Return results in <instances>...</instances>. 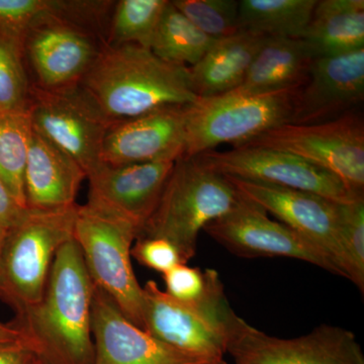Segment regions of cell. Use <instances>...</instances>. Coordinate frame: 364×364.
<instances>
[{"mask_svg": "<svg viewBox=\"0 0 364 364\" xmlns=\"http://www.w3.org/2000/svg\"><path fill=\"white\" fill-rule=\"evenodd\" d=\"M95 284L73 239L53 262L43 298L11 323L36 355L50 364H92L91 305Z\"/></svg>", "mask_w": 364, "mask_h": 364, "instance_id": "cell-1", "label": "cell"}, {"mask_svg": "<svg viewBox=\"0 0 364 364\" xmlns=\"http://www.w3.org/2000/svg\"><path fill=\"white\" fill-rule=\"evenodd\" d=\"M79 86L112 124L195 102L189 67L170 63L139 45H111Z\"/></svg>", "mask_w": 364, "mask_h": 364, "instance_id": "cell-2", "label": "cell"}, {"mask_svg": "<svg viewBox=\"0 0 364 364\" xmlns=\"http://www.w3.org/2000/svg\"><path fill=\"white\" fill-rule=\"evenodd\" d=\"M241 200L228 177L205 168L195 157L182 156L174 163L159 203L140 237L170 242L188 264L196 255L200 232Z\"/></svg>", "mask_w": 364, "mask_h": 364, "instance_id": "cell-3", "label": "cell"}, {"mask_svg": "<svg viewBox=\"0 0 364 364\" xmlns=\"http://www.w3.org/2000/svg\"><path fill=\"white\" fill-rule=\"evenodd\" d=\"M78 205L63 210H31L2 238L0 299L16 315L42 299L60 248L73 239Z\"/></svg>", "mask_w": 364, "mask_h": 364, "instance_id": "cell-4", "label": "cell"}, {"mask_svg": "<svg viewBox=\"0 0 364 364\" xmlns=\"http://www.w3.org/2000/svg\"><path fill=\"white\" fill-rule=\"evenodd\" d=\"M299 90L198 97L184 109L183 156L196 157L223 144L240 147L265 132L289 124Z\"/></svg>", "mask_w": 364, "mask_h": 364, "instance_id": "cell-5", "label": "cell"}, {"mask_svg": "<svg viewBox=\"0 0 364 364\" xmlns=\"http://www.w3.org/2000/svg\"><path fill=\"white\" fill-rule=\"evenodd\" d=\"M219 274L195 303L177 301L153 280L143 287V330L177 350L207 359L227 353L230 323L235 315Z\"/></svg>", "mask_w": 364, "mask_h": 364, "instance_id": "cell-6", "label": "cell"}, {"mask_svg": "<svg viewBox=\"0 0 364 364\" xmlns=\"http://www.w3.org/2000/svg\"><path fill=\"white\" fill-rule=\"evenodd\" d=\"M73 238L95 287L112 299L124 317L143 329V287L134 272L131 255L139 238L136 228L88 205H78Z\"/></svg>", "mask_w": 364, "mask_h": 364, "instance_id": "cell-7", "label": "cell"}, {"mask_svg": "<svg viewBox=\"0 0 364 364\" xmlns=\"http://www.w3.org/2000/svg\"><path fill=\"white\" fill-rule=\"evenodd\" d=\"M243 146L291 153L332 172L363 196L364 119L359 111L324 123L282 124Z\"/></svg>", "mask_w": 364, "mask_h": 364, "instance_id": "cell-8", "label": "cell"}, {"mask_svg": "<svg viewBox=\"0 0 364 364\" xmlns=\"http://www.w3.org/2000/svg\"><path fill=\"white\" fill-rule=\"evenodd\" d=\"M28 114L33 131L73 158L86 177L102 164V145L114 124L79 85L55 90L32 85Z\"/></svg>", "mask_w": 364, "mask_h": 364, "instance_id": "cell-9", "label": "cell"}, {"mask_svg": "<svg viewBox=\"0 0 364 364\" xmlns=\"http://www.w3.org/2000/svg\"><path fill=\"white\" fill-rule=\"evenodd\" d=\"M195 158L205 168L241 181L306 191L340 203L364 198L332 172L284 151L240 146L207 151Z\"/></svg>", "mask_w": 364, "mask_h": 364, "instance_id": "cell-10", "label": "cell"}, {"mask_svg": "<svg viewBox=\"0 0 364 364\" xmlns=\"http://www.w3.org/2000/svg\"><path fill=\"white\" fill-rule=\"evenodd\" d=\"M227 353L236 364H364L355 335L336 326L321 325L296 338L282 339L256 329L235 314Z\"/></svg>", "mask_w": 364, "mask_h": 364, "instance_id": "cell-11", "label": "cell"}, {"mask_svg": "<svg viewBox=\"0 0 364 364\" xmlns=\"http://www.w3.org/2000/svg\"><path fill=\"white\" fill-rule=\"evenodd\" d=\"M203 231L238 257L293 258L339 275L336 267L311 242L282 223L272 221L267 210L242 196L228 214Z\"/></svg>", "mask_w": 364, "mask_h": 364, "instance_id": "cell-12", "label": "cell"}, {"mask_svg": "<svg viewBox=\"0 0 364 364\" xmlns=\"http://www.w3.org/2000/svg\"><path fill=\"white\" fill-rule=\"evenodd\" d=\"M228 178L243 198L274 215L282 224L315 245L331 261L340 277L347 279L341 203L306 191Z\"/></svg>", "mask_w": 364, "mask_h": 364, "instance_id": "cell-13", "label": "cell"}, {"mask_svg": "<svg viewBox=\"0 0 364 364\" xmlns=\"http://www.w3.org/2000/svg\"><path fill=\"white\" fill-rule=\"evenodd\" d=\"M176 161L105 164L88 174L86 205L114 219L128 223L142 233L154 213Z\"/></svg>", "mask_w": 364, "mask_h": 364, "instance_id": "cell-14", "label": "cell"}, {"mask_svg": "<svg viewBox=\"0 0 364 364\" xmlns=\"http://www.w3.org/2000/svg\"><path fill=\"white\" fill-rule=\"evenodd\" d=\"M364 100V49L316 57L289 124H314L358 111Z\"/></svg>", "mask_w": 364, "mask_h": 364, "instance_id": "cell-15", "label": "cell"}, {"mask_svg": "<svg viewBox=\"0 0 364 364\" xmlns=\"http://www.w3.org/2000/svg\"><path fill=\"white\" fill-rule=\"evenodd\" d=\"M92 364H200L215 359L191 355L163 343L130 322L102 289L91 305Z\"/></svg>", "mask_w": 364, "mask_h": 364, "instance_id": "cell-16", "label": "cell"}, {"mask_svg": "<svg viewBox=\"0 0 364 364\" xmlns=\"http://www.w3.org/2000/svg\"><path fill=\"white\" fill-rule=\"evenodd\" d=\"M23 50L37 75V85L47 90L78 85L100 53L81 26L57 16L31 28Z\"/></svg>", "mask_w": 364, "mask_h": 364, "instance_id": "cell-17", "label": "cell"}, {"mask_svg": "<svg viewBox=\"0 0 364 364\" xmlns=\"http://www.w3.org/2000/svg\"><path fill=\"white\" fill-rule=\"evenodd\" d=\"M184 107H170L112 124L102 145L105 164L176 161L186 152Z\"/></svg>", "mask_w": 364, "mask_h": 364, "instance_id": "cell-18", "label": "cell"}, {"mask_svg": "<svg viewBox=\"0 0 364 364\" xmlns=\"http://www.w3.org/2000/svg\"><path fill=\"white\" fill-rule=\"evenodd\" d=\"M85 170L73 158L33 131L25 172L26 208L63 210L76 205Z\"/></svg>", "mask_w": 364, "mask_h": 364, "instance_id": "cell-19", "label": "cell"}, {"mask_svg": "<svg viewBox=\"0 0 364 364\" xmlns=\"http://www.w3.org/2000/svg\"><path fill=\"white\" fill-rule=\"evenodd\" d=\"M267 39L261 33L242 30L215 41L203 58L189 67L198 97H218L236 90Z\"/></svg>", "mask_w": 364, "mask_h": 364, "instance_id": "cell-20", "label": "cell"}, {"mask_svg": "<svg viewBox=\"0 0 364 364\" xmlns=\"http://www.w3.org/2000/svg\"><path fill=\"white\" fill-rule=\"evenodd\" d=\"M314 59L303 39L267 37L243 82L231 93L258 95L301 88Z\"/></svg>", "mask_w": 364, "mask_h": 364, "instance_id": "cell-21", "label": "cell"}, {"mask_svg": "<svg viewBox=\"0 0 364 364\" xmlns=\"http://www.w3.org/2000/svg\"><path fill=\"white\" fill-rule=\"evenodd\" d=\"M301 39L315 58L364 49L363 0H318Z\"/></svg>", "mask_w": 364, "mask_h": 364, "instance_id": "cell-22", "label": "cell"}, {"mask_svg": "<svg viewBox=\"0 0 364 364\" xmlns=\"http://www.w3.org/2000/svg\"><path fill=\"white\" fill-rule=\"evenodd\" d=\"M318 0H240L242 30L272 38L301 39Z\"/></svg>", "mask_w": 364, "mask_h": 364, "instance_id": "cell-23", "label": "cell"}, {"mask_svg": "<svg viewBox=\"0 0 364 364\" xmlns=\"http://www.w3.org/2000/svg\"><path fill=\"white\" fill-rule=\"evenodd\" d=\"M215 42L169 1L150 50L164 61L191 67L203 58Z\"/></svg>", "mask_w": 364, "mask_h": 364, "instance_id": "cell-24", "label": "cell"}, {"mask_svg": "<svg viewBox=\"0 0 364 364\" xmlns=\"http://www.w3.org/2000/svg\"><path fill=\"white\" fill-rule=\"evenodd\" d=\"M32 135L28 112L0 117V179L23 208H26L25 172Z\"/></svg>", "mask_w": 364, "mask_h": 364, "instance_id": "cell-25", "label": "cell"}, {"mask_svg": "<svg viewBox=\"0 0 364 364\" xmlns=\"http://www.w3.org/2000/svg\"><path fill=\"white\" fill-rule=\"evenodd\" d=\"M25 40L0 32V117L28 112L31 87L25 66Z\"/></svg>", "mask_w": 364, "mask_h": 364, "instance_id": "cell-26", "label": "cell"}, {"mask_svg": "<svg viewBox=\"0 0 364 364\" xmlns=\"http://www.w3.org/2000/svg\"><path fill=\"white\" fill-rule=\"evenodd\" d=\"M168 0H121L112 16V45L134 44L150 49Z\"/></svg>", "mask_w": 364, "mask_h": 364, "instance_id": "cell-27", "label": "cell"}, {"mask_svg": "<svg viewBox=\"0 0 364 364\" xmlns=\"http://www.w3.org/2000/svg\"><path fill=\"white\" fill-rule=\"evenodd\" d=\"M172 4L203 33L215 41L242 31L237 0H173Z\"/></svg>", "mask_w": 364, "mask_h": 364, "instance_id": "cell-28", "label": "cell"}, {"mask_svg": "<svg viewBox=\"0 0 364 364\" xmlns=\"http://www.w3.org/2000/svg\"><path fill=\"white\" fill-rule=\"evenodd\" d=\"M70 1L0 0V32L25 40L26 33L41 21L57 16L66 18Z\"/></svg>", "mask_w": 364, "mask_h": 364, "instance_id": "cell-29", "label": "cell"}, {"mask_svg": "<svg viewBox=\"0 0 364 364\" xmlns=\"http://www.w3.org/2000/svg\"><path fill=\"white\" fill-rule=\"evenodd\" d=\"M342 240L347 279L364 291V198L341 203Z\"/></svg>", "mask_w": 364, "mask_h": 364, "instance_id": "cell-30", "label": "cell"}, {"mask_svg": "<svg viewBox=\"0 0 364 364\" xmlns=\"http://www.w3.org/2000/svg\"><path fill=\"white\" fill-rule=\"evenodd\" d=\"M217 275L214 269L202 270L181 263L163 274L164 291L177 301L195 303L205 296Z\"/></svg>", "mask_w": 364, "mask_h": 364, "instance_id": "cell-31", "label": "cell"}, {"mask_svg": "<svg viewBox=\"0 0 364 364\" xmlns=\"http://www.w3.org/2000/svg\"><path fill=\"white\" fill-rule=\"evenodd\" d=\"M131 255L143 267L162 274L183 263L176 246L164 239L140 237L132 247Z\"/></svg>", "mask_w": 364, "mask_h": 364, "instance_id": "cell-32", "label": "cell"}, {"mask_svg": "<svg viewBox=\"0 0 364 364\" xmlns=\"http://www.w3.org/2000/svg\"><path fill=\"white\" fill-rule=\"evenodd\" d=\"M26 210V208H21L14 200L0 179V233L6 234V231L20 221Z\"/></svg>", "mask_w": 364, "mask_h": 364, "instance_id": "cell-33", "label": "cell"}, {"mask_svg": "<svg viewBox=\"0 0 364 364\" xmlns=\"http://www.w3.org/2000/svg\"><path fill=\"white\" fill-rule=\"evenodd\" d=\"M36 358L25 339L0 343V364H32Z\"/></svg>", "mask_w": 364, "mask_h": 364, "instance_id": "cell-34", "label": "cell"}, {"mask_svg": "<svg viewBox=\"0 0 364 364\" xmlns=\"http://www.w3.org/2000/svg\"><path fill=\"white\" fill-rule=\"evenodd\" d=\"M21 339H23V335L20 330L16 329L14 325L4 324V323L0 322V343Z\"/></svg>", "mask_w": 364, "mask_h": 364, "instance_id": "cell-35", "label": "cell"}, {"mask_svg": "<svg viewBox=\"0 0 364 364\" xmlns=\"http://www.w3.org/2000/svg\"><path fill=\"white\" fill-rule=\"evenodd\" d=\"M200 364H227L226 361L223 359H215V360L207 361V363H203Z\"/></svg>", "mask_w": 364, "mask_h": 364, "instance_id": "cell-36", "label": "cell"}, {"mask_svg": "<svg viewBox=\"0 0 364 364\" xmlns=\"http://www.w3.org/2000/svg\"><path fill=\"white\" fill-rule=\"evenodd\" d=\"M32 364H50V363H46L45 360H43V359H41L40 358H38V356H37V358L33 359Z\"/></svg>", "mask_w": 364, "mask_h": 364, "instance_id": "cell-37", "label": "cell"}, {"mask_svg": "<svg viewBox=\"0 0 364 364\" xmlns=\"http://www.w3.org/2000/svg\"><path fill=\"white\" fill-rule=\"evenodd\" d=\"M4 235L0 233V248H1L2 238H4Z\"/></svg>", "mask_w": 364, "mask_h": 364, "instance_id": "cell-38", "label": "cell"}]
</instances>
